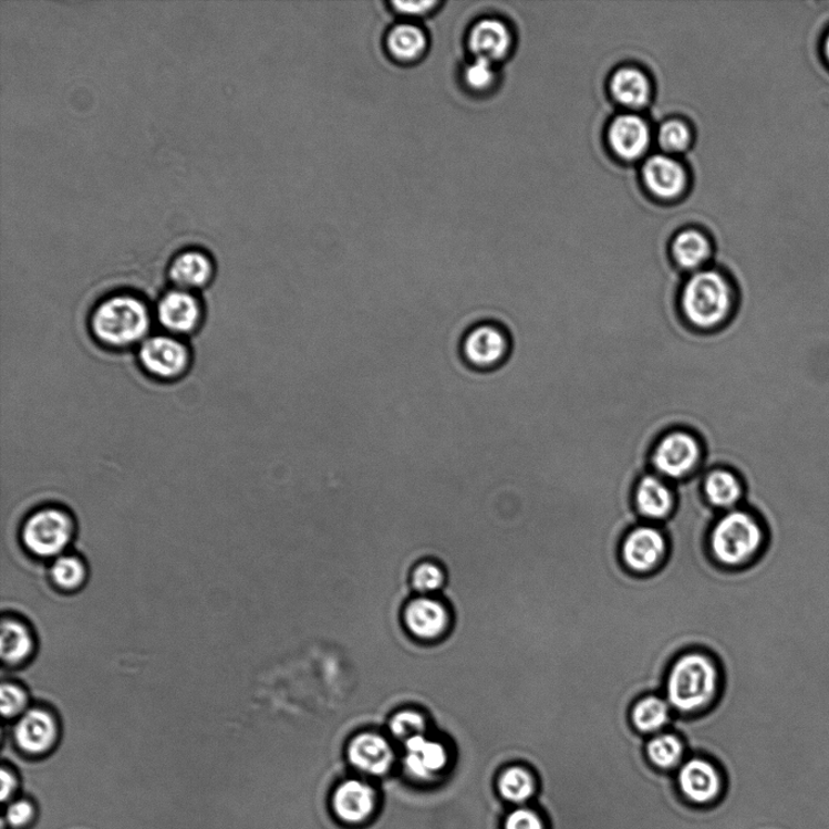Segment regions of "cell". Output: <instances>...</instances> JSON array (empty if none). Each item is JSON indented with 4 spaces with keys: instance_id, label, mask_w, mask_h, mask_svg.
I'll list each match as a JSON object with an SVG mask.
<instances>
[{
    "instance_id": "60d3db41",
    "label": "cell",
    "mask_w": 829,
    "mask_h": 829,
    "mask_svg": "<svg viewBox=\"0 0 829 829\" xmlns=\"http://www.w3.org/2000/svg\"><path fill=\"white\" fill-rule=\"evenodd\" d=\"M777 584H778V580H777ZM777 593H778V587H777ZM776 609H777V607H776ZM775 626H776V620H775ZM775 633H776V632H775Z\"/></svg>"
},
{
    "instance_id": "f35d334b",
    "label": "cell",
    "mask_w": 829,
    "mask_h": 829,
    "mask_svg": "<svg viewBox=\"0 0 829 829\" xmlns=\"http://www.w3.org/2000/svg\"><path fill=\"white\" fill-rule=\"evenodd\" d=\"M0 777H2V794H0V798H2V801H7L15 792L17 778L6 768L2 769V776Z\"/></svg>"
},
{
    "instance_id": "ac0fdd59",
    "label": "cell",
    "mask_w": 829,
    "mask_h": 829,
    "mask_svg": "<svg viewBox=\"0 0 829 829\" xmlns=\"http://www.w3.org/2000/svg\"><path fill=\"white\" fill-rule=\"evenodd\" d=\"M643 178L653 195L667 199L680 196L686 185V174L681 163L663 155L646 160Z\"/></svg>"
},
{
    "instance_id": "8fae6325",
    "label": "cell",
    "mask_w": 829,
    "mask_h": 829,
    "mask_svg": "<svg viewBox=\"0 0 829 829\" xmlns=\"http://www.w3.org/2000/svg\"><path fill=\"white\" fill-rule=\"evenodd\" d=\"M59 734L60 727L54 713L42 707L30 708L21 715L14 727L18 747L30 756H42L52 750Z\"/></svg>"
},
{
    "instance_id": "4fadbf2b",
    "label": "cell",
    "mask_w": 829,
    "mask_h": 829,
    "mask_svg": "<svg viewBox=\"0 0 829 829\" xmlns=\"http://www.w3.org/2000/svg\"><path fill=\"white\" fill-rule=\"evenodd\" d=\"M157 318L168 332L187 334L197 329L203 318V310L190 292L174 289L159 300Z\"/></svg>"
},
{
    "instance_id": "8d00e7d4",
    "label": "cell",
    "mask_w": 829,
    "mask_h": 829,
    "mask_svg": "<svg viewBox=\"0 0 829 829\" xmlns=\"http://www.w3.org/2000/svg\"><path fill=\"white\" fill-rule=\"evenodd\" d=\"M34 808L29 800L11 802L7 809L4 821L14 828H22L33 819Z\"/></svg>"
},
{
    "instance_id": "9a60e30c",
    "label": "cell",
    "mask_w": 829,
    "mask_h": 829,
    "mask_svg": "<svg viewBox=\"0 0 829 829\" xmlns=\"http://www.w3.org/2000/svg\"><path fill=\"white\" fill-rule=\"evenodd\" d=\"M468 46L475 59H484L496 64L508 55L511 34L505 22L485 19L476 22L470 30Z\"/></svg>"
},
{
    "instance_id": "f1b7e54d",
    "label": "cell",
    "mask_w": 829,
    "mask_h": 829,
    "mask_svg": "<svg viewBox=\"0 0 829 829\" xmlns=\"http://www.w3.org/2000/svg\"><path fill=\"white\" fill-rule=\"evenodd\" d=\"M672 253L683 269L695 270L711 257V245L705 235L686 230L674 238Z\"/></svg>"
},
{
    "instance_id": "6da1fadb",
    "label": "cell",
    "mask_w": 829,
    "mask_h": 829,
    "mask_svg": "<svg viewBox=\"0 0 829 829\" xmlns=\"http://www.w3.org/2000/svg\"><path fill=\"white\" fill-rule=\"evenodd\" d=\"M773 541L771 526L755 507L740 506L718 515L707 545L712 559L726 570H745L759 562Z\"/></svg>"
},
{
    "instance_id": "83f0119b",
    "label": "cell",
    "mask_w": 829,
    "mask_h": 829,
    "mask_svg": "<svg viewBox=\"0 0 829 829\" xmlns=\"http://www.w3.org/2000/svg\"><path fill=\"white\" fill-rule=\"evenodd\" d=\"M611 92L622 105L639 108L649 103L651 84L642 71L624 68L613 74Z\"/></svg>"
},
{
    "instance_id": "7402d4cb",
    "label": "cell",
    "mask_w": 829,
    "mask_h": 829,
    "mask_svg": "<svg viewBox=\"0 0 829 829\" xmlns=\"http://www.w3.org/2000/svg\"><path fill=\"white\" fill-rule=\"evenodd\" d=\"M673 719L674 712L662 694L640 697L631 709L633 727L646 737L670 730Z\"/></svg>"
},
{
    "instance_id": "836d02e7",
    "label": "cell",
    "mask_w": 829,
    "mask_h": 829,
    "mask_svg": "<svg viewBox=\"0 0 829 829\" xmlns=\"http://www.w3.org/2000/svg\"><path fill=\"white\" fill-rule=\"evenodd\" d=\"M504 829H548V827L543 816L533 807H519L506 816Z\"/></svg>"
},
{
    "instance_id": "30bf717a",
    "label": "cell",
    "mask_w": 829,
    "mask_h": 829,
    "mask_svg": "<svg viewBox=\"0 0 829 829\" xmlns=\"http://www.w3.org/2000/svg\"><path fill=\"white\" fill-rule=\"evenodd\" d=\"M139 359L149 374L159 380H175L187 370L190 353L179 339L155 335L143 342Z\"/></svg>"
},
{
    "instance_id": "d4e9b609",
    "label": "cell",
    "mask_w": 829,
    "mask_h": 829,
    "mask_svg": "<svg viewBox=\"0 0 829 829\" xmlns=\"http://www.w3.org/2000/svg\"><path fill=\"white\" fill-rule=\"evenodd\" d=\"M498 794L514 806L525 807L533 801L538 794L536 774L522 764H512L499 774L497 781Z\"/></svg>"
},
{
    "instance_id": "ab89813d",
    "label": "cell",
    "mask_w": 829,
    "mask_h": 829,
    "mask_svg": "<svg viewBox=\"0 0 829 829\" xmlns=\"http://www.w3.org/2000/svg\"><path fill=\"white\" fill-rule=\"evenodd\" d=\"M820 53L826 68L829 70V29L825 32L820 45Z\"/></svg>"
},
{
    "instance_id": "e0dca14e",
    "label": "cell",
    "mask_w": 829,
    "mask_h": 829,
    "mask_svg": "<svg viewBox=\"0 0 829 829\" xmlns=\"http://www.w3.org/2000/svg\"><path fill=\"white\" fill-rule=\"evenodd\" d=\"M609 142L620 157L636 159L646 153L650 131L644 120L635 115L615 118L609 129Z\"/></svg>"
},
{
    "instance_id": "d590c367",
    "label": "cell",
    "mask_w": 829,
    "mask_h": 829,
    "mask_svg": "<svg viewBox=\"0 0 829 829\" xmlns=\"http://www.w3.org/2000/svg\"><path fill=\"white\" fill-rule=\"evenodd\" d=\"M444 573L433 563H424L413 576V584L419 592L428 593L442 587Z\"/></svg>"
},
{
    "instance_id": "1f68e13d",
    "label": "cell",
    "mask_w": 829,
    "mask_h": 829,
    "mask_svg": "<svg viewBox=\"0 0 829 829\" xmlns=\"http://www.w3.org/2000/svg\"><path fill=\"white\" fill-rule=\"evenodd\" d=\"M659 143L667 153H682L691 143L687 125L676 120L663 123L659 132Z\"/></svg>"
},
{
    "instance_id": "f546056e",
    "label": "cell",
    "mask_w": 829,
    "mask_h": 829,
    "mask_svg": "<svg viewBox=\"0 0 829 829\" xmlns=\"http://www.w3.org/2000/svg\"><path fill=\"white\" fill-rule=\"evenodd\" d=\"M87 571L84 561L73 555H62L54 559L50 568V580L62 592H77L86 582Z\"/></svg>"
},
{
    "instance_id": "4dcf8cb0",
    "label": "cell",
    "mask_w": 829,
    "mask_h": 829,
    "mask_svg": "<svg viewBox=\"0 0 829 829\" xmlns=\"http://www.w3.org/2000/svg\"><path fill=\"white\" fill-rule=\"evenodd\" d=\"M29 703L27 690L15 683H3L0 690V709L6 719H19L30 709Z\"/></svg>"
},
{
    "instance_id": "7c38bea8",
    "label": "cell",
    "mask_w": 829,
    "mask_h": 829,
    "mask_svg": "<svg viewBox=\"0 0 829 829\" xmlns=\"http://www.w3.org/2000/svg\"><path fill=\"white\" fill-rule=\"evenodd\" d=\"M632 504L643 522L662 525L675 514L677 497L661 477L646 475L636 484Z\"/></svg>"
},
{
    "instance_id": "2e32d148",
    "label": "cell",
    "mask_w": 829,
    "mask_h": 829,
    "mask_svg": "<svg viewBox=\"0 0 829 829\" xmlns=\"http://www.w3.org/2000/svg\"><path fill=\"white\" fill-rule=\"evenodd\" d=\"M349 760L362 773L382 776L391 770L394 752L385 738L374 734H363L350 744Z\"/></svg>"
},
{
    "instance_id": "d6a6232c",
    "label": "cell",
    "mask_w": 829,
    "mask_h": 829,
    "mask_svg": "<svg viewBox=\"0 0 829 829\" xmlns=\"http://www.w3.org/2000/svg\"><path fill=\"white\" fill-rule=\"evenodd\" d=\"M463 79L470 91L476 93L486 92L496 82L495 64L484 59H475L464 70Z\"/></svg>"
},
{
    "instance_id": "e575fe53",
    "label": "cell",
    "mask_w": 829,
    "mask_h": 829,
    "mask_svg": "<svg viewBox=\"0 0 829 829\" xmlns=\"http://www.w3.org/2000/svg\"><path fill=\"white\" fill-rule=\"evenodd\" d=\"M391 728L396 737L407 740L414 736L423 735L425 722L422 715L416 712H401L395 715Z\"/></svg>"
},
{
    "instance_id": "ffe728a7",
    "label": "cell",
    "mask_w": 829,
    "mask_h": 829,
    "mask_svg": "<svg viewBox=\"0 0 829 829\" xmlns=\"http://www.w3.org/2000/svg\"><path fill=\"white\" fill-rule=\"evenodd\" d=\"M747 494L743 477L727 469L712 472L703 484L706 504L713 510L728 511L740 507Z\"/></svg>"
},
{
    "instance_id": "5bb4252c",
    "label": "cell",
    "mask_w": 829,
    "mask_h": 829,
    "mask_svg": "<svg viewBox=\"0 0 829 829\" xmlns=\"http://www.w3.org/2000/svg\"><path fill=\"white\" fill-rule=\"evenodd\" d=\"M376 802L375 790L359 780H349L335 789L332 806L339 819L348 823L366 821Z\"/></svg>"
},
{
    "instance_id": "cb8c5ba5",
    "label": "cell",
    "mask_w": 829,
    "mask_h": 829,
    "mask_svg": "<svg viewBox=\"0 0 829 829\" xmlns=\"http://www.w3.org/2000/svg\"><path fill=\"white\" fill-rule=\"evenodd\" d=\"M0 642L3 663L9 667L27 663L34 653L35 640L29 624L15 618L3 620Z\"/></svg>"
},
{
    "instance_id": "44dd1931",
    "label": "cell",
    "mask_w": 829,
    "mask_h": 829,
    "mask_svg": "<svg viewBox=\"0 0 829 829\" xmlns=\"http://www.w3.org/2000/svg\"><path fill=\"white\" fill-rule=\"evenodd\" d=\"M406 769L418 780H429L445 769L447 752L442 744L425 738L423 735L406 740Z\"/></svg>"
},
{
    "instance_id": "603a6c76",
    "label": "cell",
    "mask_w": 829,
    "mask_h": 829,
    "mask_svg": "<svg viewBox=\"0 0 829 829\" xmlns=\"http://www.w3.org/2000/svg\"><path fill=\"white\" fill-rule=\"evenodd\" d=\"M408 630L425 640L442 635L448 625V615L439 602L431 599H418L411 602L406 610Z\"/></svg>"
},
{
    "instance_id": "74e56055",
    "label": "cell",
    "mask_w": 829,
    "mask_h": 829,
    "mask_svg": "<svg viewBox=\"0 0 829 829\" xmlns=\"http://www.w3.org/2000/svg\"><path fill=\"white\" fill-rule=\"evenodd\" d=\"M438 2H393L392 7L398 15L408 19H419L429 15L437 7Z\"/></svg>"
},
{
    "instance_id": "d6986e66",
    "label": "cell",
    "mask_w": 829,
    "mask_h": 829,
    "mask_svg": "<svg viewBox=\"0 0 829 829\" xmlns=\"http://www.w3.org/2000/svg\"><path fill=\"white\" fill-rule=\"evenodd\" d=\"M215 273L210 257L198 249H187L170 263L169 278L178 289L190 292L207 286Z\"/></svg>"
},
{
    "instance_id": "3957f363",
    "label": "cell",
    "mask_w": 829,
    "mask_h": 829,
    "mask_svg": "<svg viewBox=\"0 0 829 829\" xmlns=\"http://www.w3.org/2000/svg\"><path fill=\"white\" fill-rule=\"evenodd\" d=\"M151 317L144 301L133 296H113L100 303L92 317V330L99 342L111 348H127L146 341Z\"/></svg>"
},
{
    "instance_id": "ba28073f",
    "label": "cell",
    "mask_w": 829,
    "mask_h": 829,
    "mask_svg": "<svg viewBox=\"0 0 829 829\" xmlns=\"http://www.w3.org/2000/svg\"><path fill=\"white\" fill-rule=\"evenodd\" d=\"M507 332L494 322H481L472 327L462 341V356L475 371H493L504 363L509 354Z\"/></svg>"
},
{
    "instance_id": "7a4b0ae2",
    "label": "cell",
    "mask_w": 829,
    "mask_h": 829,
    "mask_svg": "<svg viewBox=\"0 0 829 829\" xmlns=\"http://www.w3.org/2000/svg\"><path fill=\"white\" fill-rule=\"evenodd\" d=\"M723 681L721 664L712 653L687 650L671 663L662 695L675 715L695 717L715 705L722 694Z\"/></svg>"
},
{
    "instance_id": "8992f818",
    "label": "cell",
    "mask_w": 829,
    "mask_h": 829,
    "mask_svg": "<svg viewBox=\"0 0 829 829\" xmlns=\"http://www.w3.org/2000/svg\"><path fill=\"white\" fill-rule=\"evenodd\" d=\"M670 552V541L663 527L640 522L628 531L621 542L624 568L636 576H650L661 569Z\"/></svg>"
},
{
    "instance_id": "5b68a950",
    "label": "cell",
    "mask_w": 829,
    "mask_h": 829,
    "mask_svg": "<svg viewBox=\"0 0 829 829\" xmlns=\"http://www.w3.org/2000/svg\"><path fill=\"white\" fill-rule=\"evenodd\" d=\"M73 535L74 524L70 515L60 508L48 507L34 511L24 521L21 541L31 556L54 560L65 555Z\"/></svg>"
},
{
    "instance_id": "52a82bcc",
    "label": "cell",
    "mask_w": 829,
    "mask_h": 829,
    "mask_svg": "<svg viewBox=\"0 0 829 829\" xmlns=\"http://www.w3.org/2000/svg\"><path fill=\"white\" fill-rule=\"evenodd\" d=\"M682 796L697 807H709L724 794V776L719 766L705 757H687L675 771Z\"/></svg>"
},
{
    "instance_id": "277c9868",
    "label": "cell",
    "mask_w": 829,
    "mask_h": 829,
    "mask_svg": "<svg viewBox=\"0 0 829 829\" xmlns=\"http://www.w3.org/2000/svg\"><path fill=\"white\" fill-rule=\"evenodd\" d=\"M735 307V293L730 282L717 271H700L683 289L682 308L685 318L708 330L730 317Z\"/></svg>"
},
{
    "instance_id": "4316f807",
    "label": "cell",
    "mask_w": 829,
    "mask_h": 829,
    "mask_svg": "<svg viewBox=\"0 0 829 829\" xmlns=\"http://www.w3.org/2000/svg\"><path fill=\"white\" fill-rule=\"evenodd\" d=\"M645 752L651 765L665 773H675L687 758L684 739L671 730L649 737Z\"/></svg>"
},
{
    "instance_id": "9c48e42d",
    "label": "cell",
    "mask_w": 829,
    "mask_h": 829,
    "mask_svg": "<svg viewBox=\"0 0 829 829\" xmlns=\"http://www.w3.org/2000/svg\"><path fill=\"white\" fill-rule=\"evenodd\" d=\"M701 460L697 438L685 432H674L660 439L653 450V467L669 479H684Z\"/></svg>"
},
{
    "instance_id": "484cf974",
    "label": "cell",
    "mask_w": 829,
    "mask_h": 829,
    "mask_svg": "<svg viewBox=\"0 0 829 829\" xmlns=\"http://www.w3.org/2000/svg\"><path fill=\"white\" fill-rule=\"evenodd\" d=\"M386 48L393 59L411 64L425 55L428 35L417 24L400 23L388 32Z\"/></svg>"
}]
</instances>
